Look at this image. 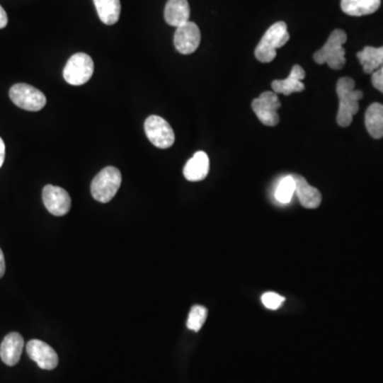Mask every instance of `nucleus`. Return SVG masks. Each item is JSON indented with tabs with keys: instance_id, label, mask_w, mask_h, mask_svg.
Wrapping results in <instances>:
<instances>
[{
	"instance_id": "obj_1",
	"label": "nucleus",
	"mask_w": 383,
	"mask_h": 383,
	"mask_svg": "<svg viewBox=\"0 0 383 383\" xmlns=\"http://www.w3.org/2000/svg\"><path fill=\"white\" fill-rule=\"evenodd\" d=\"M336 94L340 103L336 122L338 126L348 127L359 111V101L363 98V92L355 90V81L351 78L343 77L336 84Z\"/></svg>"
},
{
	"instance_id": "obj_2",
	"label": "nucleus",
	"mask_w": 383,
	"mask_h": 383,
	"mask_svg": "<svg viewBox=\"0 0 383 383\" xmlns=\"http://www.w3.org/2000/svg\"><path fill=\"white\" fill-rule=\"evenodd\" d=\"M290 35L285 22H278L270 26L258 44L255 56L260 62H272L277 56V50L289 42Z\"/></svg>"
},
{
	"instance_id": "obj_3",
	"label": "nucleus",
	"mask_w": 383,
	"mask_h": 383,
	"mask_svg": "<svg viewBox=\"0 0 383 383\" xmlns=\"http://www.w3.org/2000/svg\"><path fill=\"white\" fill-rule=\"evenodd\" d=\"M122 184V173L116 167L101 169L91 184V193L97 202L107 204L113 200Z\"/></svg>"
},
{
	"instance_id": "obj_4",
	"label": "nucleus",
	"mask_w": 383,
	"mask_h": 383,
	"mask_svg": "<svg viewBox=\"0 0 383 383\" xmlns=\"http://www.w3.org/2000/svg\"><path fill=\"white\" fill-rule=\"evenodd\" d=\"M347 35L341 29L332 31L329 39L326 42L323 48L315 52L314 61L317 64L327 63L328 67L332 69H342L346 64L345 59V50L343 45L346 43Z\"/></svg>"
},
{
	"instance_id": "obj_5",
	"label": "nucleus",
	"mask_w": 383,
	"mask_h": 383,
	"mask_svg": "<svg viewBox=\"0 0 383 383\" xmlns=\"http://www.w3.org/2000/svg\"><path fill=\"white\" fill-rule=\"evenodd\" d=\"M94 62L88 55L79 52L71 57L65 65L63 77L71 86H82L92 78Z\"/></svg>"
},
{
	"instance_id": "obj_6",
	"label": "nucleus",
	"mask_w": 383,
	"mask_h": 383,
	"mask_svg": "<svg viewBox=\"0 0 383 383\" xmlns=\"http://www.w3.org/2000/svg\"><path fill=\"white\" fill-rule=\"evenodd\" d=\"M9 95L14 105L26 111L38 112L46 105L44 93L30 84H14L10 88Z\"/></svg>"
},
{
	"instance_id": "obj_7",
	"label": "nucleus",
	"mask_w": 383,
	"mask_h": 383,
	"mask_svg": "<svg viewBox=\"0 0 383 383\" xmlns=\"http://www.w3.org/2000/svg\"><path fill=\"white\" fill-rule=\"evenodd\" d=\"M281 107L278 95L275 92H263L258 98L253 99L251 103L253 111L259 118L260 122L265 126L274 127L279 124L278 110Z\"/></svg>"
},
{
	"instance_id": "obj_8",
	"label": "nucleus",
	"mask_w": 383,
	"mask_h": 383,
	"mask_svg": "<svg viewBox=\"0 0 383 383\" xmlns=\"http://www.w3.org/2000/svg\"><path fill=\"white\" fill-rule=\"evenodd\" d=\"M145 132L150 143L161 149L171 147L175 143V133L171 125L158 115H152L146 120Z\"/></svg>"
},
{
	"instance_id": "obj_9",
	"label": "nucleus",
	"mask_w": 383,
	"mask_h": 383,
	"mask_svg": "<svg viewBox=\"0 0 383 383\" xmlns=\"http://www.w3.org/2000/svg\"><path fill=\"white\" fill-rule=\"evenodd\" d=\"M200 40L202 35L198 25L188 21L182 26L178 27L173 37V44L180 54L190 55L200 47Z\"/></svg>"
},
{
	"instance_id": "obj_10",
	"label": "nucleus",
	"mask_w": 383,
	"mask_h": 383,
	"mask_svg": "<svg viewBox=\"0 0 383 383\" xmlns=\"http://www.w3.org/2000/svg\"><path fill=\"white\" fill-rule=\"evenodd\" d=\"M43 202L48 212L55 217H63L71 210L72 200L69 193L60 186L48 184L43 190Z\"/></svg>"
},
{
	"instance_id": "obj_11",
	"label": "nucleus",
	"mask_w": 383,
	"mask_h": 383,
	"mask_svg": "<svg viewBox=\"0 0 383 383\" xmlns=\"http://www.w3.org/2000/svg\"><path fill=\"white\" fill-rule=\"evenodd\" d=\"M27 353L33 361L39 365L42 370H55L58 365L59 358L55 349L40 340L29 341L26 347Z\"/></svg>"
},
{
	"instance_id": "obj_12",
	"label": "nucleus",
	"mask_w": 383,
	"mask_h": 383,
	"mask_svg": "<svg viewBox=\"0 0 383 383\" xmlns=\"http://www.w3.org/2000/svg\"><path fill=\"white\" fill-rule=\"evenodd\" d=\"M23 349L24 338L18 332H11L0 345V358L8 366L16 365L22 357Z\"/></svg>"
},
{
	"instance_id": "obj_13",
	"label": "nucleus",
	"mask_w": 383,
	"mask_h": 383,
	"mask_svg": "<svg viewBox=\"0 0 383 383\" xmlns=\"http://www.w3.org/2000/svg\"><path fill=\"white\" fill-rule=\"evenodd\" d=\"M295 180V194L302 207L307 209L319 208L321 202V194L316 188L310 185L302 176L293 173Z\"/></svg>"
},
{
	"instance_id": "obj_14",
	"label": "nucleus",
	"mask_w": 383,
	"mask_h": 383,
	"mask_svg": "<svg viewBox=\"0 0 383 383\" xmlns=\"http://www.w3.org/2000/svg\"><path fill=\"white\" fill-rule=\"evenodd\" d=\"M304 77L306 73L304 69L299 65H294L287 79L274 80L272 82L273 90L277 95L283 94L285 96L291 95L292 93L302 92L304 90V84H302Z\"/></svg>"
},
{
	"instance_id": "obj_15",
	"label": "nucleus",
	"mask_w": 383,
	"mask_h": 383,
	"mask_svg": "<svg viewBox=\"0 0 383 383\" xmlns=\"http://www.w3.org/2000/svg\"><path fill=\"white\" fill-rule=\"evenodd\" d=\"M210 169V161L205 152H198L193 158L186 162L183 175L188 181H202L208 176Z\"/></svg>"
},
{
	"instance_id": "obj_16",
	"label": "nucleus",
	"mask_w": 383,
	"mask_h": 383,
	"mask_svg": "<svg viewBox=\"0 0 383 383\" xmlns=\"http://www.w3.org/2000/svg\"><path fill=\"white\" fill-rule=\"evenodd\" d=\"M190 12L188 0H168L164 10L165 22L178 28L188 22Z\"/></svg>"
},
{
	"instance_id": "obj_17",
	"label": "nucleus",
	"mask_w": 383,
	"mask_h": 383,
	"mask_svg": "<svg viewBox=\"0 0 383 383\" xmlns=\"http://www.w3.org/2000/svg\"><path fill=\"white\" fill-rule=\"evenodd\" d=\"M381 5V0H342L343 12L350 16H364L375 13Z\"/></svg>"
},
{
	"instance_id": "obj_18",
	"label": "nucleus",
	"mask_w": 383,
	"mask_h": 383,
	"mask_svg": "<svg viewBox=\"0 0 383 383\" xmlns=\"http://www.w3.org/2000/svg\"><path fill=\"white\" fill-rule=\"evenodd\" d=\"M357 58L363 67L364 73L372 74L383 67V46L378 48L366 46L358 52Z\"/></svg>"
},
{
	"instance_id": "obj_19",
	"label": "nucleus",
	"mask_w": 383,
	"mask_h": 383,
	"mask_svg": "<svg viewBox=\"0 0 383 383\" xmlns=\"http://www.w3.org/2000/svg\"><path fill=\"white\" fill-rule=\"evenodd\" d=\"M365 126L370 137H383V105L375 103L368 107L365 113Z\"/></svg>"
},
{
	"instance_id": "obj_20",
	"label": "nucleus",
	"mask_w": 383,
	"mask_h": 383,
	"mask_svg": "<svg viewBox=\"0 0 383 383\" xmlns=\"http://www.w3.org/2000/svg\"><path fill=\"white\" fill-rule=\"evenodd\" d=\"M95 7H96L97 14L99 20L103 24L111 25L116 24L120 20V0H93Z\"/></svg>"
},
{
	"instance_id": "obj_21",
	"label": "nucleus",
	"mask_w": 383,
	"mask_h": 383,
	"mask_svg": "<svg viewBox=\"0 0 383 383\" xmlns=\"http://www.w3.org/2000/svg\"><path fill=\"white\" fill-rule=\"evenodd\" d=\"M294 194H295V180H294L293 176H287L279 183L275 196L281 204H289L293 198Z\"/></svg>"
},
{
	"instance_id": "obj_22",
	"label": "nucleus",
	"mask_w": 383,
	"mask_h": 383,
	"mask_svg": "<svg viewBox=\"0 0 383 383\" xmlns=\"http://www.w3.org/2000/svg\"><path fill=\"white\" fill-rule=\"evenodd\" d=\"M208 316V310L202 306H193L188 314L186 327L192 331H200Z\"/></svg>"
},
{
	"instance_id": "obj_23",
	"label": "nucleus",
	"mask_w": 383,
	"mask_h": 383,
	"mask_svg": "<svg viewBox=\"0 0 383 383\" xmlns=\"http://www.w3.org/2000/svg\"><path fill=\"white\" fill-rule=\"evenodd\" d=\"M283 302H285V297L279 295V294L273 293V292H268V293H265L262 296V304L270 310H277V309L280 308Z\"/></svg>"
},
{
	"instance_id": "obj_24",
	"label": "nucleus",
	"mask_w": 383,
	"mask_h": 383,
	"mask_svg": "<svg viewBox=\"0 0 383 383\" xmlns=\"http://www.w3.org/2000/svg\"><path fill=\"white\" fill-rule=\"evenodd\" d=\"M372 84L379 92L383 93V67L372 74Z\"/></svg>"
},
{
	"instance_id": "obj_25",
	"label": "nucleus",
	"mask_w": 383,
	"mask_h": 383,
	"mask_svg": "<svg viewBox=\"0 0 383 383\" xmlns=\"http://www.w3.org/2000/svg\"><path fill=\"white\" fill-rule=\"evenodd\" d=\"M8 25V14L1 6H0V29L5 28Z\"/></svg>"
},
{
	"instance_id": "obj_26",
	"label": "nucleus",
	"mask_w": 383,
	"mask_h": 383,
	"mask_svg": "<svg viewBox=\"0 0 383 383\" xmlns=\"http://www.w3.org/2000/svg\"><path fill=\"white\" fill-rule=\"evenodd\" d=\"M6 156V145L4 139L0 137V167L3 166L4 162H5Z\"/></svg>"
},
{
	"instance_id": "obj_27",
	"label": "nucleus",
	"mask_w": 383,
	"mask_h": 383,
	"mask_svg": "<svg viewBox=\"0 0 383 383\" xmlns=\"http://www.w3.org/2000/svg\"><path fill=\"white\" fill-rule=\"evenodd\" d=\"M6 273V261L3 251L0 248V278H3Z\"/></svg>"
}]
</instances>
